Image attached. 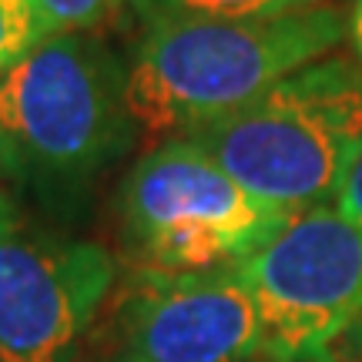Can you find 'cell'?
Here are the masks:
<instances>
[{"mask_svg": "<svg viewBox=\"0 0 362 362\" xmlns=\"http://www.w3.org/2000/svg\"><path fill=\"white\" fill-rule=\"evenodd\" d=\"M128 64L88 30L51 34L0 74V175L47 215H74L128 155Z\"/></svg>", "mask_w": 362, "mask_h": 362, "instance_id": "obj_1", "label": "cell"}, {"mask_svg": "<svg viewBox=\"0 0 362 362\" xmlns=\"http://www.w3.org/2000/svg\"><path fill=\"white\" fill-rule=\"evenodd\" d=\"M346 30L349 13L329 4L259 21H148L128 64L138 134L161 144L235 115L292 71L329 57Z\"/></svg>", "mask_w": 362, "mask_h": 362, "instance_id": "obj_2", "label": "cell"}, {"mask_svg": "<svg viewBox=\"0 0 362 362\" xmlns=\"http://www.w3.org/2000/svg\"><path fill=\"white\" fill-rule=\"evenodd\" d=\"M185 138L269 205L302 211L336 202L362 148V64L352 54L312 61Z\"/></svg>", "mask_w": 362, "mask_h": 362, "instance_id": "obj_3", "label": "cell"}, {"mask_svg": "<svg viewBox=\"0 0 362 362\" xmlns=\"http://www.w3.org/2000/svg\"><path fill=\"white\" fill-rule=\"evenodd\" d=\"M292 215L242 188L192 138L148 148L117 192V235L134 272L238 265Z\"/></svg>", "mask_w": 362, "mask_h": 362, "instance_id": "obj_4", "label": "cell"}, {"mask_svg": "<svg viewBox=\"0 0 362 362\" xmlns=\"http://www.w3.org/2000/svg\"><path fill=\"white\" fill-rule=\"evenodd\" d=\"M117 285V259L30 218L0 192V362H81Z\"/></svg>", "mask_w": 362, "mask_h": 362, "instance_id": "obj_5", "label": "cell"}, {"mask_svg": "<svg viewBox=\"0 0 362 362\" xmlns=\"http://www.w3.org/2000/svg\"><path fill=\"white\" fill-rule=\"evenodd\" d=\"M259 302L269 362H315L362 322V228L332 202L296 211L238 262Z\"/></svg>", "mask_w": 362, "mask_h": 362, "instance_id": "obj_6", "label": "cell"}, {"mask_svg": "<svg viewBox=\"0 0 362 362\" xmlns=\"http://www.w3.org/2000/svg\"><path fill=\"white\" fill-rule=\"evenodd\" d=\"M101 362H269V336L238 265L134 272Z\"/></svg>", "mask_w": 362, "mask_h": 362, "instance_id": "obj_7", "label": "cell"}, {"mask_svg": "<svg viewBox=\"0 0 362 362\" xmlns=\"http://www.w3.org/2000/svg\"><path fill=\"white\" fill-rule=\"evenodd\" d=\"M141 21L161 17H218V21H259L282 13L309 11L322 0H124Z\"/></svg>", "mask_w": 362, "mask_h": 362, "instance_id": "obj_8", "label": "cell"}, {"mask_svg": "<svg viewBox=\"0 0 362 362\" xmlns=\"http://www.w3.org/2000/svg\"><path fill=\"white\" fill-rule=\"evenodd\" d=\"M47 34L37 7L30 0H0V74L34 51Z\"/></svg>", "mask_w": 362, "mask_h": 362, "instance_id": "obj_9", "label": "cell"}, {"mask_svg": "<svg viewBox=\"0 0 362 362\" xmlns=\"http://www.w3.org/2000/svg\"><path fill=\"white\" fill-rule=\"evenodd\" d=\"M30 4L37 7L47 34H74L98 27L124 0H30Z\"/></svg>", "mask_w": 362, "mask_h": 362, "instance_id": "obj_10", "label": "cell"}, {"mask_svg": "<svg viewBox=\"0 0 362 362\" xmlns=\"http://www.w3.org/2000/svg\"><path fill=\"white\" fill-rule=\"evenodd\" d=\"M336 208L356 225V228H362V148H359V155L352 158L349 171H346V178L339 185Z\"/></svg>", "mask_w": 362, "mask_h": 362, "instance_id": "obj_11", "label": "cell"}, {"mask_svg": "<svg viewBox=\"0 0 362 362\" xmlns=\"http://www.w3.org/2000/svg\"><path fill=\"white\" fill-rule=\"evenodd\" d=\"M346 40L352 47V57L362 64V0H352L349 11V30H346Z\"/></svg>", "mask_w": 362, "mask_h": 362, "instance_id": "obj_12", "label": "cell"}, {"mask_svg": "<svg viewBox=\"0 0 362 362\" xmlns=\"http://www.w3.org/2000/svg\"><path fill=\"white\" fill-rule=\"evenodd\" d=\"M342 342H346V352H342V356H346L349 362H362V322L356 325V329H352Z\"/></svg>", "mask_w": 362, "mask_h": 362, "instance_id": "obj_13", "label": "cell"}, {"mask_svg": "<svg viewBox=\"0 0 362 362\" xmlns=\"http://www.w3.org/2000/svg\"><path fill=\"white\" fill-rule=\"evenodd\" d=\"M315 362H349L342 352H329V356H322V359H315Z\"/></svg>", "mask_w": 362, "mask_h": 362, "instance_id": "obj_14", "label": "cell"}]
</instances>
